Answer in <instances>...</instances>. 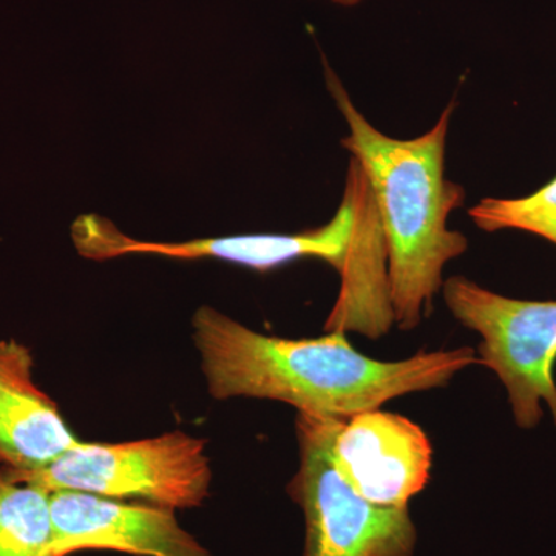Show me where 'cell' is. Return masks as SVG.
Wrapping results in <instances>:
<instances>
[{
  "label": "cell",
  "mask_w": 556,
  "mask_h": 556,
  "mask_svg": "<svg viewBox=\"0 0 556 556\" xmlns=\"http://www.w3.org/2000/svg\"><path fill=\"white\" fill-rule=\"evenodd\" d=\"M50 497L0 468V556H58Z\"/></svg>",
  "instance_id": "cell-10"
},
{
  "label": "cell",
  "mask_w": 556,
  "mask_h": 556,
  "mask_svg": "<svg viewBox=\"0 0 556 556\" xmlns=\"http://www.w3.org/2000/svg\"><path fill=\"white\" fill-rule=\"evenodd\" d=\"M9 475L49 493L68 490L175 511L203 506L212 485L206 441L185 431L118 444L79 442L50 466Z\"/></svg>",
  "instance_id": "cell-4"
},
{
  "label": "cell",
  "mask_w": 556,
  "mask_h": 556,
  "mask_svg": "<svg viewBox=\"0 0 556 556\" xmlns=\"http://www.w3.org/2000/svg\"><path fill=\"white\" fill-rule=\"evenodd\" d=\"M339 419L295 417L300 460L288 493L305 517L303 556H413L417 533L408 507L369 503L332 466L329 442Z\"/></svg>",
  "instance_id": "cell-6"
},
{
  "label": "cell",
  "mask_w": 556,
  "mask_h": 556,
  "mask_svg": "<svg viewBox=\"0 0 556 556\" xmlns=\"http://www.w3.org/2000/svg\"><path fill=\"white\" fill-rule=\"evenodd\" d=\"M328 87L350 134L342 146L367 174L386 236L394 325L412 331L431 313L444 285L445 265L468 249L466 236L448 229L466 190L445 177L450 102L433 129L413 139L388 137L358 112L328 70Z\"/></svg>",
  "instance_id": "cell-2"
},
{
  "label": "cell",
  "mask_w": 556,
  "mask_h": 556,
  "mask_svg": "<svg viewBox=\"0 0 556 556\" xmlns=\"http://www.w3.org/2000/svg\"><path fill=\"white\" fill-rule=\"evenodd\" d=\"M485 232L519 229L556 244V177L544 188L522 199H484L468 211Z\"/></svg>",
  "instance_id": "cell-11"
},
{
  "label": "cell",
  "mask_w": 556,
  "mask_h": 556,
  "mask_svg": "<svg viewBox=\"0 0 556 556\" xmlns=\"http://www.w3.org/2000/svg\"><path fill=\"white\" fill-rule=\"evenodd\" d=\"M442 295L453 317L481 336L478 364L506 388L517 426L535 428L546 402L556 427V300L506 298L463 276L445 280Z\"/></svg>",
  "instance_id": "cell-5"
},
{
  "label": "cell",
  "mask_w": 556,
  "mask_h": 556,
  "mask_svg": "<svg viewBox=\"0 0 556 556\" xmlns=\"http://www.w3.org/2000/svg\"><path fill=\"white\" fill-rule=\"evenodd\" d=\"M79 442L56 402L36 383L30 348L0 340V468L30 473Z\"/></svg>",
  "instance_id": "cell-9"
},
{
  "label": "cell",
  "mask_w": 556,
  "mask_h": 556,
  "mask_svg": "<svg viewBox=\"0 0 556 556\" xmlns=\"http://www.w3.org/2000/svg\"><path fill=\"white\" fill-rule=\"evenodd\" d=\"M329 459L358 496L404 508L430 481L433 447L408 417L378 408L338 420Z\"/></svg>",
  "instance_id": "cell-7"
},
{
  "label": "cell",
  "mask_w": 556,
  "mask_h": 556,
  "mask_svg": "<svg viewBox=\"0 0 556 556\" xmlns=\"http://www.w3.org/2000/svg\"><path fill=\"white\" fill-rule=\"evenodd\" d=\"M192 339L208 394L285 402L308 415L348 417L388 401L448 386L478 364L470 346L419 351L402 361L358 353L345 332L316 339H283L244 327L211 306L197 309Z\"/></svg>",
  "instance_id": "cell-1"
},
{
  "label": "cell",
  "mask_w": 556,
  "mask_h": 556,
  "mask_svg": "<svg viewBox=\"0 0 556 556\" xmlns=\"http://www.w3.org/2000/svg\"><path fill=\"white\" fill-rule=\"evenodd\" d=\"M72 239L84 258L97 262L152 254L223 260L268 273L295 260H324L342 280L329 313L332 320L348 328L371 327L391 311L386 236L367 174L356 159L348 164L345 192L338 212L320 228L164 243L131 239L109 219L89 214L73 223Z\"/></svg>",
  "instance_id": "cell-3"
},
{
  "label": "cell",
  "mask_w": 556,
  "mask_h": 556,
  "mask_svg": "<svg viewBox=\"0 0 556 556\" xmlns=\"http://www.w3.org/2000/svg\"><path fill=\"white\" fill-rule=\"evenodd\" d=\"M58 556L79 551H116L139 556H212L179 526L175 510L90 493H51Z\"/></svg>",
  "instance_id": "cell-8"
},
{
  "label": "cell",
  "mask_w": 556,
  "mask_h": 556,
  "mask_svg": "<svg viewBox=\"0 0 556 556\" xmlns=\"http://www.w3.org/2000/svg\"><path fill=\"white\" fill-rule=\"evenodd\" d=\"M329 2L339 3V5L343 7H354L357 3L364 2V0H329Z\"/></svg>",
  "instance_id": "cell-12"
}]
</instances>
